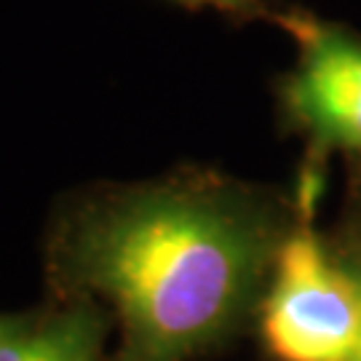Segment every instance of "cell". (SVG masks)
Wrapping results in <instances>:
<instances>
[{
	"label": "cell",
	"instance_id": "cell-1",
	"mask_svg": "<svg viewBox=\"0 0 361 361\" xmlns=\"http://www.w3.org/2000/svg\"><path fill=\"white\" fill-rule=\"evenodd\" d=\"M297 201L219 177L104 198L70 238V268L116 308L126 361H188L259 308Z\"/></svg>",
	"mask_w": 361,
	"mask_h": 361
},
{
	"label": "cell",
	"instance_id": "cell-2",
	"mask_svg": "<svg viewBox=\"0 0 361 361\" xmlns=\"http://www.w3.org/2000/svg\"><path fill=\"white\" fill-rule=\"evenodd\" d=\"M313 214L300 209L279 246L257 308L259 335L276 361H356L361 289L329 238L316 233Z\"/></svg>",
	"mask_w": 361,
	"mask_h": 361
},
{
	"label": "cell",
	"instance_id": "cell-3",
	"mask_svg": "<svg viewBox=\"0 0 361 361\" xmlns=\"http://www.w3.org/2000/svg\"><path fill=\"white\" fill-rule=\"evenodd\" d=\"M273 22L297 46L279 99L289 126L308 142L302 180L322 185L329 155H343L361 177V35L302 8L276 11Z\"/></svg>",
	"mask_w": 361,
	"mask_h": 361
},
{
	"label": "cell",
	"instance_id": "cell-4",
	"mask_svg": "<svg viewBox=\"0 0 361 361\" xmlns=\"http://www.w3.org/2000/svg\"><path fill=\"white\" fill-rule=\"evenodd\" d=\"M99 348L102 319L78 308L40 326L16 324L0 340V361H99Z\"/></svg>",
	"mask_w": 361,
	"mask_h": 361
},
{
	"label": "cell",
	"instance_id": "cell-5",
	"mask_svg": "<svg viewBox=\"0 0 361 361\" xmlns=\"http://www.w3.org/2000/svg\"><path fill=\"white\" fill-rule=\"evenodd\" d=\"M329 244L337 252V257L345 262V268L350 271V276L356 279V284L361 289V207L353 204L350 212L345 214L340 231L329 235ZM356 361H361V348Z\"/></svg>",
	"mask_w": 361,
	"mask_h": 361
},
{
	"label": "cell",
	"instance_id": "cell-6",
	"mask_svg": "<svg viewBox=\"0 0 361 361\" xmlns=\"http://www.w3.org/2000/svg\"><path fill=\"white\" fill-rule=\"evenodd\" d=\"M182 6H190V8H217L219 13L225 16H235V19H271L273 22V13L268 8L265 0H177Z\"/></svg>",
	"mask_w": 361,
	"mask_h": 361
},
{
	"label": "cell",
	"instance_id": "cell-7",
	"mask_svg": "<svg viewBox=\"0 0 361 361\" xmlns=\"http://www.w3.org/2000/svg\"><path fill=\"white\" fill-rule=\"evenodd\" d=\"M19 322H13V319H6V316H0V340L11 332L13 326H16Z\"/></svg>",
	"mask_w": 361,
	"mask_h": 361
}]
</instances>
